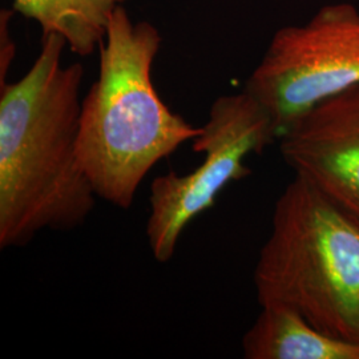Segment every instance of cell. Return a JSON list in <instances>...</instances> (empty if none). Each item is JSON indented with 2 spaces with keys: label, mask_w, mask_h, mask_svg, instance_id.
<instances>
[{
  "label": "cell",
  "mask_w": 359,
  "mask_h": 359,
  "mask_svg": "<svg viewBox=\"0 0 359 359\" xmlns=\"http://www.w3.org/2000/svg\"><path fill=\"white\" fill-rule=\"evenodd\" d=\"M65 39L43 35L25 76L0 93V248H23L43 231H68L90 217L97 194L77 142L84 68L63 65Z\"/></svg>",
  "instance_id": "6da1fadb"
},
{
  "label": "cell",
  "mask_w": 359,
  "mask_h": 359,
  "mask_svg": "<svg viewBox=\"0 0 359 359\" xmlns=\"http://www.w3.org/2000/svg\"><path fill=\"white\" fill-rule=\"evenodd\" d=\"M161 36L117 6L100 44L99 76L81 102L77 152L97 194L120 209L133 204L149 170L200 136L170 111L152 81Z\"/></svg>",
  "instance_id": "7a4b0ae2"
},
{
  "label": "cell",
  "mask_w": 359,
  "mask_h": 359,
  "mask_svg": "<svg viewBox=\"0 0 359 359\" xmlns=\"http://www.w3.org/2000/svg\"><path fill=\"white\" fill-rule=\"evenodd\" d=\"M259 306L293 309L359 342V218L295 176L277 200L255 270Z\"/></svg>",
  "instance_id": "3957f363"
},
{
  "label": "cell",
  "mask_w": 359,
  "mask_h": 359,
  "mask_svg": "<svg viewBox=\"0 0 359 359\" xmlns=\"http://www.w3.org/2000/svg\"><path fill=\"white\" fill-rule=\"evenodd\" d=\"M359 86V10L338 1L305 25L280 28L245 90L269 114L278 137L299 116Z\"/></svg>",
  "instance_id": "277c9868"
},
{
  "label": "cell",
  "mask_w": 359,
  "mask_h": 359,
  "mask_svg": "<svg viewBox=\"0 0 359 359\" xmlns=\"http://www.w3.org/2000/svg\"><path fill=\"white\" fill-rule=\"evenodd\" d=\"M201 128L192 149L204 154L203 164L184 176H158L151 184L147 237L158 262L173 257L181 233L213 206L225 187L252 173L246 157L278 140L269 114L246 90L216 99Z\"/></svg>",
  "instance_id": "5b68a950"
},
{
  "label": "cell",
  "mask_w": 359,
  "mask_h": 359,
  "mask_svg": "<svg viewBox=\"0 0 359 359\" xmlns=\"http://www.w3.org/2000/svg\"><path fill=\"white\" fill-rule=\"evenodd\" d=\"M278 140L295 176L359 218V86L313 107Z\"/></svg>",
  "instance_id": "8992f818"
},
{
  "label": "cell",
  "mask_w": 359,
  "mask_h": 359,
  "mask_svg": "<svg viewBox=\"0 0 359 359\" xmlns=\"http://www.w3.org/2000/svg\"><path fill=\"white\" fill-rule=\"evenodd\" d=\"M246 359H359V342L323 333L295 310L261 306L243 338Z\"/></svg>",
  "instance_id": "52a82bcc"
},
{
  "label": "cell",
  "mask_w": 359,
  "mask_h": 359,
  "mask_svg": "<svg viewBox=\"0 0 359 359\" xmlns=\"http://www.w3.org/2000/svg\"><path fill=\"white\" fill-rule=\"evenodd\" d=\"M120 0H13V8L38 22L43 35H59L71 51L90 56L100 48Z\"/></svg>",
  "instance_id": "ba28073f"
},
{
  "label": "cell",
  "mask_w": 359,
  "mask_h": 359,
  "mask_svg": "<svg viewBox=\"0 0 359 359\" xmlns=\"http://www.w3.org/2000/svg\"><path fill=\"white\" fill-rule=\"evenodd\" d=\"M8 19L10 13H1V53H0V86L4 83V79L8 74V69L13 63L15 56V46H13L10 34H8Z\"/></svg>",
  "instance_id": "9c48e42d"
},
{
  "label": "cell",
  "mask_w": 359,
  "mask_h": 359,
  "mask_svg": "<svg viewBox=\"0 0 359 359\" xmlns=\"http://www.w3.org/2000/svg\"><path fill=\"white\" fill-rule=\"evenodd\" d=\"M120 1H123V3H124V1H126V0H120Z\"/></svg>",
  "instance_id": "30bf717a"
}]
</instances>
